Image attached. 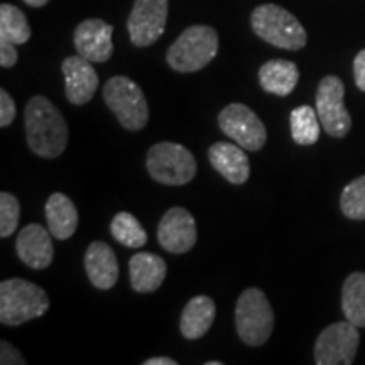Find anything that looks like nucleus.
Segmentation results:
<instances>
[{
	"mask_svg": "<svg viewBox=\"0 0 365 365\" xmlns=\"http://www.w3.org/2000/svg\"><path fill=\"white\" fill-rule=\"evenodd\" d=\"M205 365H222V362H207Z\"/></svg>",
	"mask_w": 365,
	"mask_h": 365,
	"instance_id": "34",
	"label": "nucleus"
},
{
	"mask_svg": "<svg viewBox=\"0 0 365 365\" xmlns=\"http://www.w3.org/2000/svg\"><path fill=\"white\" fill-rule=\"evenodd\" d=\"M354 78L359 90L365 91V49L354 59Z\"/></svg>",
	"mask_w": 365,
	"mask_h": 365,
	"instance_id": "30",
	"label": "nucleus"
},
{
	"mask_svg": "<svg viewBox=\"0 0 365 365\" xmlns=\"http://www.w3.org/2000/svg\"><path fill=\"white\" fill-rule=\"evenodd\" d=\"M235 327L245 345L261 346L271 339L274 312L267 296L259 287H249L237 299Z\"/></svg>",
	"mask_w": 365,
	"mask_h": 365,
	"instance_id": "6",
	"label": "nucleus"
},
{
	"mask_svg": "<svg viewBox=\"0 0 365 365\" xmlns=\"http://www.w3.org/2000/svg\"><path fill=\"white\" fill-rule=\"evenodd\" d=\"M168 266L161 255L137 252L129 261L130 286L135 293H154L166 279Z\"/></svg>",
	"mask_w": 365,
	"mask_h": 365,
	"instance_id": "18",
	"label": "nucleus"
},
{
	"mask_svg": "<svg viewBox=\"0 0 365 365\" xmlns=\"http://www.w3.org/2000/svg\"><path fill=\"white\" fill-rule=\"evenodd\" d=\"M319 117L309 105H299L289 113L293 140L299 145H313L319 139Z\"/></svg>",
	"mask_w": 365,
	"mask_h": 365,
	"instance_id": "24",
	"label": "nucleus"
},
{
	"mask_svg": "<svg viewBox=\"0 0 365 365\" xmlns=\"http://www.w3.org/2000/svg\"><path fill=\"white\" fill-rule=\"evenodd\" d=\"M65 75V95L73 105H85L95 97L98 90V75L88 59L80 56H68L61 65Z\"/></svg>",
	"mask_w": 365,
	"mask_h": 365,
	"instance_id": "14",
	"label": "nucleus"
},
{
	"mask_svg": "<svg viewBox=\"0 0 365 365\" xmlns=\"http://www.w3.org/2000/svg\"><path fill=\"white\" fill-rule=\"evenodd\" d=\"M0 364L2 365H26L22 354L9 341L0 344Z\"/></svg>",
	"mask_w": 365,
	"mask_h": 365,
	"instance_id": "29",
	"label": "nucleus"
},
{
	"mask_svg": "<svg viewBox=\"0 0 365 365\" xmlns=\"http://www.w3.org/2000/svg\"><path fill=\"white\" fill-rule=\"evenodd\" d=\"M26 139L36 156L54 159L65 153L68 145V124L51 100L36 95L24 110Z\"/></svg>",
	"mask_w": 365,
	"mask_h": 365,
	"instance_id": "1",
	"label": "nucleus"
},
{
	"mask_svg": "<svg viewBox=\"0 0 365 365\" xmlns=\"http://www.w3.org/2000/svg\"><path fill=\"white\" fill-rule=\"evenodd\" d=\"M46 220L54 239L68 240L78 228V210L70 196L53 193L46 202Z\"/></svg>",
	"mask_w": 365,
	"mask_h": 365,
	"instance_id": "20",
	"label": "nucleus"
},
{
	"mask_svg": "<svg viewBox=\"0 0 365 365\" xmlns=\"http://www.w3.org/2000/svg\"><path fill=\"white\" fill-rule=\"evenodd\" d=\"M208 159L213 170L232 185L240 186L250 178L249 158L239 144L215 143L208 149Z\"/></svg>",
	"mask_w": 365,
	"mask_h": 365,
	"instance_id": "17",
	"label": "nucleus"
},
{
	"mask_svg": "<svg viewBox=\"0 0 365 365\" xmlns=\"http://www.w3.org/2000/svg\"><path fill=\"white\" fill-rule=\"evenodd\" d=\"M22 2L27 4V6H29V7H36V9H39V7H44L46 4L49 2V0H22Z\"/></svg>",
	"mask_w": 365,
	"mask_h": 365,
	"instance_id": "33",
	"label": "nucleus"
},
{
	"mask_svg": "<svg viewBox=\"0 0 365 365\" xmlns=\"http://www.w3.org/2000/svg\"><path fill=\"white\" fill-rule=\"evenodd\" d=\"M299 81V70L296 63L287 59H271L259 70V83L267 93L287 97L293 93Z\"/></svg>",
	"mask_w": 365,
	"mask_h": 365,
	"instance_id": "21",
	"label": "nucleus"
},
{
	"mask_svg": "<svg viewBox=\"0 0 365 365\" xmlns=\"http://www.w3.org/2000/svg\"><path fill=\"white\" fill-rule=\"evenodd\" d=\"M16 102L7 90H0V127L6 129L16 118Z\"/></svg>",
	"mask_w": 365,
	"mask_h": 365,
	"instance_id": "28",
	"label": "nucleus"
},
{
	"mask_svg": "<svg viewBox=\"0 0 365 365\" xmlns=\"http://www.w3.org/2000/svg\"><path fill=\"white\" fill-rule=\"evenodd\" d=\"M168 12V0H135L127 19L132 44L137 48H148L159 41L166 29Z\"/></svg>",
	"mask_w": 365,
	"mask_h": 365,
	"instance_id": "11",
	"label": "nucleus"
},
{
	"mask_svg": "<svg viewBox=\"0 0 365 365\" xmlns=\"http://www.w3.org/2000/svg\"><path fill=\"white\" fill-rule=\"evenodd\" d=\"M360 344L359 327L345 322L328 325L314 344V362L318 365H350Z\"/></svg>",
	"mask_w": 365,
	"mask_h": 365,
	"instance_id": "9",
	"label": "nucleus"
},
{
	"mask_svg": "<svg viewBox=\"0 0 365 365\" xmlns=\"http://www.w3.org/2000/svg\"><path fill=\"white\" fill-rule=\"evenodd\" d=\"M21 217V203L12 193H0V237L7 239L17 230Z\"/></svg>",
	"mask_w": 365,
	"mask_h": 365,
	"instance_id": "27",
	"label": "nucleus"
},
{
	"mask_svg": "<svg viewBox=\"0 0 365 365\" xmlns=\"http://www.w3.org/2000/svg\"><path fill=\"white\" fill-rule=\"evenodd\" d=\"M176 360H173L170 357H153L148 359L144 362V365H176Z\"/></svg>",
	"mask_w": 365,
	"mask_h": 365,
	"instance_id": "32",
	"label": "nucleus"
},
{
	"mask_svg": "<svg viewBox=\"0 0 365 365\" xmlns=\"http://www.w3.org/2000/svg\"><path fill=\"white\" fill-rule=\"evenodd\" d=\"M110 234L118 244L129 249H143L148 244V232L144 230L143 223L129 212H118L112 218Z\"/></svg>",
	"mask_w": 365,
	"mask_h": 365,
	"instance_id": "25",
	"label": "nucleus"
},
{
	"mask_svg": "<svg viewBox=\"0 0 365 365\" xmlns=\"http://www.w3.org/2000/svg\"><path fill=\"white\" fill-rule=\"evenodd\" d=\"M218 44V33L212 26H190L170 46L166 61L178 73L200 71L217 56Z\"/></svg>",
	"mask_w": 365,
	"mask_h": 365,
	"instance_id": "4",
	"label": "nucleus"
},
{
	"mask_svg": "<svg viewBox=\"0 0 365 365\" xmlns=\"http://www.w3.org/2000/svg\"><path fill=\"white\" fill-rule=\"evenodd\" d=\"M149 176L166 186H182L196 176V159L190 149L178 143H158L145 158Z\"/></svg>",
	"mask_w": 365,
	"mask_h": 365,
	"instance_id": "7",
	"label": "nucleus"
},
{
	"mask_svg": "<svg viewBox=\"0 0 365 365\" xmlns=\"http://www.w3.org/2000/svg\"><path fill=\"white\" fill-rule=\"evenodd\" d=\"M103 100L124 129L137 132L148 125V100L143 88L129 76H112L103 86Z\"/></svg>",
	"mask_w": 365,
	"mask_h": 365,
	"instance_id": "5",
	"label": "nucleus"
},
{
	"mask_svg": "<svg viewBox=\"0 0 365 365\" xmlns=\"http://www.w3.org/2000/svg\"><path fill=\"white\" fill-rule=\"evenodd\" d=\"M252 31L267 44L287 51H298L308 43V34L289 11L277 4H262L250 16Z\"/></svg>",
	"mask_w": 365,
	"mask_h": 365,
	"instance_id": "3",
	"label": "nucleus"
},
{
	"mask_svg": "<svg viewBox=\"0 0 365 365\" xmlns=\"http://www.w3.org/2000/svg\"><path fill=\"white\" fill-rule=\"evenodd\" d=\"M113 26L102 19H86L76 26L73 34L76 53L91 63H105L112 58Z\"/></svg>",
	"mask_w": 365,
	"mask_h": 365,
	"instance_id": "13",
	"label": "nucleus"
},
{
	"mask_svg": "<svg viewBox=\"0 0 365 365\" xmlns=\"http://www.w3.org/2000/svg\"><path fill=\"white\" fill-rule=\"evenodd\" d=\"M345 85L339 76L328 75L317 90V113L328 135L341 139L352 129V117L345 107Z\"/></svg>",
	"mask_w": 365,
	"mask_h": 365,
	"instance_id": "8",
	"label": "nucleus"
},
{
	"mask_svg": "<svg viewBox=\"0 0 365 365\" xmlns=\"http://www.w3.org/2000/svg\"><path fill=\"white\" fill-rule=\"evenodd\" d=\"M49 298L43 287L34 282L12 277L0 282V323L21 327L48 313Z\"/></svg>",
	"mask_w": 365,
	"mask_h": 365,
	"instance_id": "2",
	"label": "nucleus"
},
{
	"mask_svg": "<svg viewBox=\"0 0 365 365\" xmlns=\"http://www.w3.org/2000/svg\"><path fill=\"white\" fill-rule=\"evenodd\" d=\"M51 237V232L48 234V230L39 223L26 225L16 239L17 257L34 271H43L49 267L54 259Z\"/></svg>",
	"mask_w": 365,
	"mask_h": 365,
	"instance_id": "15",
	"label": "nucleus"
},
{
	"mask_svg": "<svg viewBox=\"0 0 365 365\" xmlns=\"http://www.w3.org/2000/svg\"><path fill=\"white\" fill-rule=\"evenodd\" d=\"M85 271L91 284L97 289H112L118 281V261L107 242H91L85 252Z\"/></svg>",
	"mask_w": 365,
	"mask_h": 365,
	"instance_id": "16",
	"label": "nucleus"
},
{
	"mask_svg": "<svg viewBox=\"0 0 365 365\" xmlns=\"http://www.w3.org/2000/svg\"><path fill=\"white\" fill-rule=\"evenodd\" d=\"M218 127L227 137L250 153L261 150L267 140V130L257 113L244 103H230L218 113Z\"/></svg>",
	"mask_w": 365,
	"mask_h": 365,
	"instance_id": "10",
	"label": "nucleus"
},
{
	"mask_svg": "<svg viewBox=\"0 0 365 365\" xmlns=\"http://www.w3.org/2000/svg\"><path fill=\"white\" fill-rule=\"evenodd\" d=\"M31 39V26L26 14L12 4L0 6V43L14 46L26 44Z\"/></svg>",
	"mask_w": 365,
	"mask_h": 365,
	"instance_id": "23",
	"label": "nucleus"
},
{
	"mask_svg": "<svg viewBox=\"0 0 365 365\" xmlns=\"http://www.w3.org/2000/svg\"><path fill=\"white\" fill-rule=\"evenodd\" d=\"M341 312L355 327L365 328V272H352L341 287Z\"/></svg>",
	"mask_w": 365,
	"mask_h": 365,
	"instance_id": "22",
	"label": "nucleus"
},
{
	"mask_svg": "<svg viewBox=\"0 0 365 365\" xmlns=\"http://www.w3.org/2000/svg\"><path fill=\"white\" fill-rule=\"evenodd\" d=\"M340 210L350 220H365V175L345 186L340 196Z\"/></svg>",
	"mask_w": 365,
	"mask_h": 365,
	"instance_id": "26",
	"label": "nucleus"
},
{
	"mask_svg": "<svg viewBox=\"0 0 365 365\" xmlns=\"http://www.w3.org/2000/svg\"><path fill=\"white\" fill-rule=\"evenodd\" d=\"M217 317L215 301L210 296L200 294L186 303L180 318V330L188 340H198L207 335Z\"/></svg>",
	"mask_w": 365,
	"mask_h": 365,
	"instance_id": "19",
	"label": "nucleus"
},
{
	"mask_svg": "<svg viewBox=\"0 0 365 365\" xmlns=\"http://www.w3.org/2000/svg\"><path fill=\"white\" fill-rule=\"evenodd\" d=\"M17 49L14 44L0 43V66L12 68L17 63Z\"/></svg>",
	"mask_w": 365,
	"mask_h": 365,
	"instance_id": "31",
	"label": "nucleus"
},
{
	"mask_svg": "<svg viewBox=\"0 0 365 365\" xmlns=\"http://www.w3.org/2000/svg\"><path fill=\"white\" fill-rule=\"evenodd\" d=\"M198 228L191 213L182 207H173L164 213L158 227V242L171 254H186L196 245Z\"/></svg>",
	"mask_w": 365,
	"mask_h": 365,
	"instance_id": "12",
	"label": "nucleus"
}]
</instances>
